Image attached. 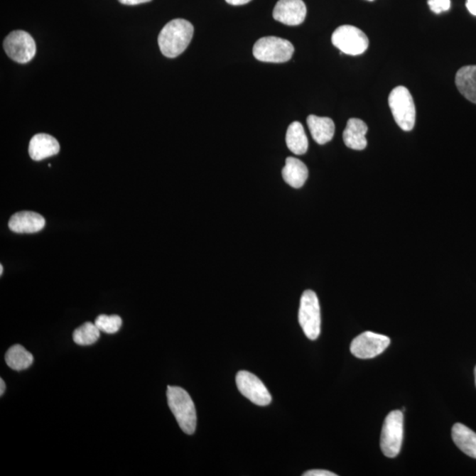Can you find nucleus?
<instances>
[{
  "mask_svg": "<svg viewBox=\"0 0 476 476\" xmlns=\"http://www.w3.org/2000/svg\"><path fill=\"white\" fill-rule=\"evenodd\" d=\"M194 28L190 21L175 19L164 26L158 36V45L164 56L174 58L184 53L192 41Z\"/></svg>",
  "mask_w": 476,
  "mask_h": 476,
  "instance_id": "obj_1",
  "label": "nucleus"
},
{
  "mask_svg": "<svg viewBox=\"0 0 476 476\" xmlns=\"http://www.w3.org/2000/svg\"><path fill=\"white\" fill-rule=\"evenodd\" d=\"M168 404L181 430L193 435L196 431L197 413L192 398L181 387L168 386Z\"/></svg>",
  "mask_w": 476,
  "mask_h": 476,
  "instance_id": "obj_2",
  "label": "nucleus"
},
{
  "mask_svg": "<svg viewBox=\"0 0 476 476\" xmlns=\"http://www.w3.org/2000/svg\"><path fill=\"white\" fill-rule=\"evenodd\" d=\"M389 106L395 122L405 131H411L416 124V106L411 94L405 87L399 86L391 91Z\"/></svg>",
  "mask_w": 476,
  "mask_h": 476,
  "instance_id": "obj_3",
  "label": "nucleus"
},
{
  "mask_svg": "<svg viewBox=\"0 0 476 476\" xmlns=\"http://www.w3.org/2000/svg\"><path fill=\"white\" fill-rule=\"evenodd\" d=\"M254 56L266 63H285L294 54L295 48L288 40L266 36L259 39L254 46Z\"/></svg>",
  "mask_w": 476,
  "mask_h": 476,
  "instance_id": "obj_4",
  "label": "nucleus"
},
{
  "mask_svg": "<svg viewBox=\"0 0 476 476\" xmlns=\"http://www.w3.org/2000/svg\"><path fill=\"white\" fill-rule=\"evenodd\" d=\"M298 320L307 338L317 340L321 331L320 306L316 293L310 289L303 293L300 300Z\"/></svg>",
  "mask_w": 476,
  "mask_h": 476,
  "instance_id": "obj_5",
  "label": "nucleus"
},
{
  "mask_svg": "<svg viewBox=\"0 0 476 476\" xmlns=\"http://www.w3.org/2000/svg\"><path fill=\"white\" fill-rule=\"evenodd\" d=\"M404 440V413L391 411L384 420L381 433L380 448L384 456L395 458L401 452Z\"/></svg>",
  "mask_w": 476,
  "mask_h": 476,
  "instance_id": "obj_6",
  "label": "nucleus"
},
{
  "mask_svg": "<svg viewBox=\"0 0 476 476\" xmlns=\"http://www.w3.org/2000/svg\"><path fill=\"white\" fill-rule=\"evenodd\" d=\"M332 45L342 53L357 56L368 49L369 39L364 32L351 25L340 26L332 36Z\"/></svg>",
  "mask_w": 476,
  "mask_h": 476,
  "instance_id": "obj_7",
  "label": "nucleus"
},
{
  "mask_svg": "<svg viewBox=\"0 0 476 476\" xmlns=\"http://www.w3.org/2000/svg\"><path fill=\"white\" fill-rule=\"evenodd\" d=\"M4 49L7 56L20 64L28 63L35 57L36 46L34 39L28 32H11L4 41Z\"/></svg>",
  "mask_w": 476,
  "mask_h": 476,
  "instance_id": "obj_8",
  "label": "nucleus"
},
{
  "mask_svg": "<svg viewBox=\"0 0 476 476\" xmlns=\"http://www.w3.org/2000/svg\"><path fill=\"white\" fill-rule=\"evenodd\" d=\"M387 336L373 332H364L353 340L350 345L351 353L360 359H371L378 357L390 345Z\"/></svg>",
  "mask_w": 476,
  "mask_h": 476,
  "instance_id": "obj_9",
  "label": "nucleus"
},
{
  "mask_svg": "<svg viewBox=\"0 0 476 476\" xmlns=\"http://www.w3.org/2000/svg\"><path fill=\"white\" fill-rule=\"evenodd\" d=\"M236 382L240 393L252 404L265 406L272 401V396L265 384L252 373L247 371L238 372Z\"/></svg>",
  "mask_w": 476,
  "mask_h": 476,
  "instance_id": "obj_10",
  "label": "nucleus"
},
{
  "mask_svg": "<svg viewBox=\"0 0 476 476\" xmlns=\"http://www.w3.org/2000/svg\"><path fill=\"white\" fill-rule=\"evenodd\" d=\"M307 9L303 0H279L274 6V20L288 26L302 24L305 20Z\"/></svg>",
  "mask_w": 476,
  "mask_h": 476,
  "instance_id": "obj_11",
  "label": "nucleus"
},
{
  "mask_svg": "<svg viewBox=\"0 0 476 476\" xmlns=\"http://www.w3.org/2000/svg\"><path fill=\"white\" fill-rule=\"evenodd\" d=\"M9 226L16 233H36L45 228V219L35 212L23 211L11 217Z\"/></svg>",
  "mask_w": 476,
  "mask_h": 476,
  "instance_id": "obj_12",
  "label": "nucleus"
},
{
  "mask_svg": "<svg viewBox=\"0 0 476 476\" xmlns=\"http://www.w3.org/2000/svg\"><path fill=\"white\" fill-rule=\"evenodd\" d=\"M60 150V143L49 134H36L29 142V156L34 161H42L57 155Z\"/></svg>",
  "mask_w": 476,
  "mask_h": 476,
  "instance_id": "obj_13",
  "label": "nucleus"
},
{
  "mask_svg": "<svg viewBox=\"0 0 476 476\" xmlns=\"http://www.w3.org/2000/svg\"><path fill=\"white\" fill-rule=\"evenodd\" d=\"M368 126L364 121L359 119H350L347 121L343 131V141L347 148L354 150H364L367 146Z\"/></svg>",
  "mask_w": 476,
  "mask_h": 476,
  "instance_id": "obj_14",
  "label": "nucleus"
},
{
  "mask_svg": "<svg viewBox=\"0 0 476 476\" xmlns=\"http://www.w3.org/2000/svg\"><path fill=\"white\" fill-rule=\"evenodd\" d=\"M309 177L308 168L295 157H288L283 168V178L291 188H301Z\"/></svg>",
  "mask_w": 476,
  "mask_h": 476,
  "instance_id": "obj_15",
  "label": "nucleus"
},
{
  "mask_svg": "<svg viewBox=\"0 0 476 476\" xmlns=\"http://www.w3.org/2000/svg\"><path fill=\"white\" fill-rule=\"evenodd\" d=\"M307 124L311 136L318 144L324 145L332 141L335 135V126L331 119L310 115L307 118Z\"/></svg>",
  "mask_w": 476,
  "mask_h": 476,
  "instance_id": "obj_16",
  "label": "nucleus"
},
{
  "mask_svg": "<svg viewBox=\"0 0 476 476\" xmlns=\"http://www.w3.org/2000/svg\"><path fill=\"white\" fill-rule=\"evenodd\" d=\"M452 437L458 448L467 455L476 459L475 432L463 423H455L453 427Z\"/></svg>",
  "mask_w": 476,
  "mask_h": 476,
  "instance_id": "obj_17",
  "label": "nucleus"
},
{
  "mask_svg": "<svg viewBox=\"0 0 476 476\" xmlns=\"http://www.w3.org/2000/svg\"><path fill=\"white\" fill-rule=\"evenodd\" d=\"M455 83L460 92L476 104V65H467L457 72Z\"/></svg>",
  "mask_w": 476,
  "mask_h": 476,
  "instance_id": "obj_18",
  "label": "nucleus"
},
{
  "mask_svg": "<svg viewBox=\"0 0 476 476\" xmlns=\"http://www.w3.org/2000/svg\"><path fill=\"white\" fill-rule=\"evenodd\" d=\"M286 144L295 155H305L309 148L308 138L301 123L293 122L288 126L286 134Z\"/></svg>",
  "mask_w": 476,
  "mask_h": 476,
  "instance_id": "obj_19",
  "label": "nucleus"
},
{
  "mask_svg": "<svg viewBox=\"0 0 476 476\" xmlns=\"http://www.w3.org/2000/svg\"><path fill=\"white\" fill-rule=\"evenodd\" d=\"M6 362L11 369L14 371H23V369L31 367L34 362V357L31 352H28L23 346L13 345L10 347L6 354Z\"/></svg>",
  "mask_w": 476,
  "mask_h": 476,
  "instance_id": "obj_20",
  "label": "nucleus"
},
{
  "mask_svg": "<svg viewBox=\"0 0 476 476\" xmlns=\"http://www.w3.org/2000/svg\"><path fill=\"white\" fill-rule=\"evenodd\" d=\"M101 331L91 322H86L72 333L73 342L80 346H90L97 342Z\"/></svg>",
  "mask_w": 476,
  "mask_h": 476,
  "instance_id": "obj_21",
  "label": "nucleus"
},
{
  "mask_svg": "<svg viewBox=\"0 0 476 476\" xmlns=\"http://www.w3.org/2000/svg\"><path fill=\"white\" fill-rule=\"evenodd\" d=\"M95 325L99 328V330L106 333H116L119 331L121 327H122L123 321L118 315H99L97 318V320L94 321Z\"/></svg>",
  "mask_w": 476,
  "mask_h": 476,
  "instance_id": "obj_22",
  "label": "nucleus"
},
{
  "mask_svg": "<svg viewBox=\"0 0 476 476\" xmlns=\"http://www.w3.org/2000/svg\"><path fill=\"white\" fill-rule=\"evenodd\" d=\"M428 5L432 12L439 14L450 9L451 1L450 0H428Z\"/></svg>",
  "mask_w": 476,
  "mask_h": 476,
  "instance_id": "obj_23",
  "label": "nucleus"
},
{
  "mask_svg": "<svg viewBox=\"0 0 476 476\" xmlns=\"http://www.w3.org/2000/svg\"><path fill=\"white\" fill-rule=\"evenodd\" d=\"M303 476H337L336 474L332 473L330 471L315 470L305 472Z\"/></svg>",
  "mask_w": 476,
  "mask_h": 476,
  "instance_id": "obj_24",
  "label": "nucleus"
},
{
  "mask_svg": "<svg viewBox=\"0 0 476 476\" xmlns=\"http://www.w3.org/2000/svg\"><path fill=\"white\" fill-rule=\"evenodd\" d=\"M121 4L123 5L127 6H135L140 5V4L148 3L152 1V0H119Z\"/></svg>",
  "mask_w": 476,
  "mask_h": 476,
  "instance_id": "obj_25",
  "label": "nucleus"
},
{
  "mask_svg": "<svg viewBox=\"0 0 476 476\" xmlns=\"http://www.w3.org/2000/svg\"><path fill=\"white\" fill-rule=\"evenodd\" d=\"M466 6L470 13L476 16V0H467Z\"/></svg>",
  "mask_w": 476,
  "mask_h": 476,
  "instance_id": "obj_26",
  "label": "nucleus"
},
{
  "mask_svg": "<svg viewBox=\"0 0 476 476\" xmlns=\"http://www.w3.org/2000/svg\"><path fill=\"white\" fill-rule=\"evenodd\" d=\"M251 0H226V2L232 6H242L245 5L249 2H251Z\"/></svg>",
  "mask_w": 476,
  "mask_h": 476,
  "instance_id": "obj_27",
  "label": "nucleus"
},
{
  "mask_svg": "<svg viewBox=\"0 0 476 476\" xmlns=\"http://www.w3.org/2000/svg\"><path fill=\"white\" fill-rule=\"evenodd\" d=\"M5 391H6L5 381H4L1 379H0V395H1V396L4 394V393H5Z\"/></svg>",
  "mask_w": 476,
  "mask_h": 476,
  "instance_id": "obj_28",
  "label": "nucleus"
},
{
  "mask_svg": "<svg viewBox=\"0 0 476 476\" xmlns=\"http://www.w3.org/2000/svg\"><path fill=\"white\" fill-rule=\"evenodd\" d=\"M3 274V266L0 265V276H2Z\"/></svg>",
  "mask_w": 476,
  "mask_h": 476,
  "instance_id": "obj_29",
  "label": "nucleus"
},
{
  "mask_svg": "<svg viewBox=\"0 0 476 476\" xmlns=\"http://www.w3.org/2000/svg\"><path fill=\"white\" fill-rule=\"evenodd\" d=\"M475 384H476V367L475 369Z\"/></svg>",
  "mask_w": 476,
  "mask_h": 476,
  "instance_id": "obj_30",
  "label": "nucleus"
},
{
  "mask_svg": "<svg viewBox=\"0 0 476 476\" xmlns=\"http://www.w3.org/2000/svg\"><path fill=\"white\" fill-rule=\"evenodd\" d=\"M368 1H373V0H368Z\"/></svg>",
  "mask_w": 476,
  "mask_h": 476,
  "instance_id": "obj_31",
  "label": "nucleus"
}]
</instances>
